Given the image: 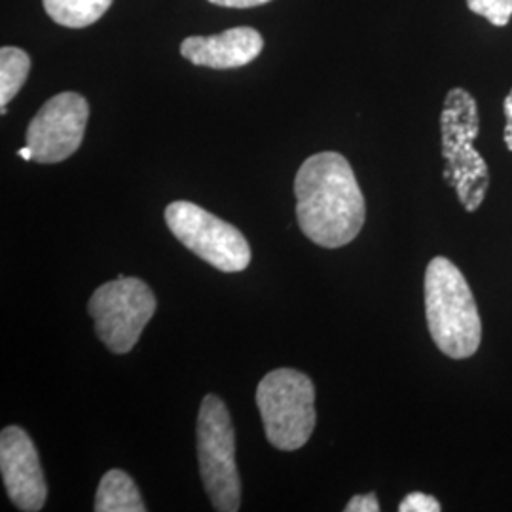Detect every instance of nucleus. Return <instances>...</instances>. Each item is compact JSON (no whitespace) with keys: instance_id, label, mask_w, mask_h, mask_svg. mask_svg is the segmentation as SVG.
<instances>
[{"instance_id":"f257e3e1","label":"nucleus","mask_w":512,"mask_h":512,"mask_svg":"<svg viewBox=\"0 0 512 512\" xmlns=\"http://www.w3.org/2000/svg\"><path fill=\"white\" fill-rule=\"evenodd\" d=\"M294 196L298 226L319 247H344L365 226V196L353 167L338 152L313 154L300 165Z\"/></svg>"},{"instance_id":"f03ea898","label":"nucleus","mask_w":512,"mask_h":512,"mask_svg":"<svg viewBox=\"0 0 512 512\" xmlns=\"http://www.w3.org/2000/svg\"><path fill=\"white\" fill-rule=\"evenodd\" d=\"M427 327L437 348L450 359L473 357L482 342V323L473 291L458 266L435 256L423 281Z\"/></svg>"},{"instance_id":"7ed1b4c3","label":"nucleus","mask_w":512,"mask_h":512,"mask_svg":"<svg viewBox=\"0 0 512 512\" xmlns=\"http://www.w3.org/2000/svg\"><path fill=\"white\" fill-rule=\"evenodd\" d=\"M444 181L458 192L465 211L475 213L486 200L490 169L475 148L480 116L475 97L463 88L450 90L440 114Z\"/></svg>"},{"instance_id":"20e7f679","label":"nucleus","mask_w":512,"mask_h":512,"mask_svg":"<svg viewBox=\"0 0 512 512\" xmlns=\"http://www.w3.org/2000/svg\"><path fill=\"white\" fill-rule=\"evenodd\" d=\"M315 387L304 372L277 368L256 387V406L268 442L293 452L311 439L315 429Z\"/></svg>"},{"instance_id":"39448f33","label":"nucleus","mask_w":512,"mask_h":512,"mask_svg":"<svg viewBox=\"0 0 512 512\" xmlns=\"http://www.w3.org/2000/svg\"><path fill=\"white\" fill-rule=\"evenodd\" d=\"M196 440L203 488L213 509L238 512L241 482L236 465V429L226 404L217 395L203 397Z\"/></svg>"},{"instance_id":"423d86ee","label":"nucleus","mask_w":512,"mask_h":512,"mask_svg":"<svg viewBox=\"0 0 512 512\" xmlns=\"http://www.w3.org/2000/svg\"><path fill=\"white\" fill-rule=\"evenodd\" d=\"M156 308V296L147 283L126 275L95 289L88 302L99 340L116 355L135 348Z\"/></svg>"},{"instance_id":"0eeeda50","label":"nucleus","mask_w":512,"mask_h":512,"mask_svg":"<svg viewBox=\"0 0 512 512\" xmlns=\"http://www.w3.org/2000/svg\"><path fill=\"white\" fill-rule=\"evenodd\" d=\"M164 215L171 234L203 262L224 274H238L249 266L251 245L230 222L192 202L169 203Z\"/></svg>"},{"instance_id":"6e6552de","label":"nucleus","mask_w":512,"mask_h":512,"mask_svg":"<svg viewBox=\"0 0 512 512\" xmlns=\"http://www.w3.org/2000/svg\"><path fill=\"white\" fill-rule=\"evenodd\" d=\"M90 116L88 101L74 92L57 93L48 99L27 128V147L33 162L59 164L80 148Z\"/></svg>"},{"instance_id":"1a4fd4ad","label":"nucleus","mask_w":512,"mask_h":512,"mask_svg":"<svg viewBox=\"0 0 512 512\" xmlns=\"http://www.w3.org/2000/svg\"><path fill=\"white\" fill-rule=\"evenodd\" d=\"M0 471L8 497L19 511H42L48 484L40 467L37 448L21 427H6L0 435Z\"/></svg>"},{"instance_id":"9d476101","label":"nucleus","mask_w":512,"mask_h":512,"mask_svg":"<svg viewBox=\"0 0 512 512\" xmlns=\"http://www.w3.org/2000/svg\"><path fill=\"white\" fill-rule=\"evenodd\" d=\"M264 38L253 27H234L213 37H190L181 44V55L192 65L209 69H238L255 61Z\"/></svg>"},{"instance_id":"9b49d317","label":"nucleus","mask_w":512,"mask_h":512,"mask_svg":"<svg viewBox=\"0 0 512 512\" xmlns=\"http://www.w3.org/2000/svg\"><path fill=\"white\" fill-rule=\"evenodd\" d=\"M93 509L97 512H147V505L133 478L120 469H112L99 482Z\"/></svg>"},{"instance_id":"f8f14e48","label":"nucleus","mask_w":512,"mask_h":512,"mask_svg":"<svg viewBox=\"0 0 512 512\" xmlns=\"http://www.w3.org/2000/svg\"><path fill=\"white\" fill-rule=\"evenodd\" d=\"M112 0H42L46 14L57 25L84 29L105 16Z\"/></svg>"},{"instance_id":"ddd939ff","label":"nucleus","mask_w":512,"mask_h":512,"mask_svg":"<svg viewBox=\"0 0 512 512\" xmlns=\"http://www.w3.org/2000/svg\"><path fill=\"white\" fill-rule=\"evenodd\" d=\"M31 71V57L27 52L4 46L0 50V107L2 114H6L8 103L18 95L23 88L27 76Z\"/></svg>"},{"instance_id":"4468645a","label":"nucleus","mask_w":512,"mask_h":512,"mask_svg":"<svg viewBox=\"0 0 512 512\" xmlns=\"http://www.w3.org/2000/svg\"><path fill=\"white\" fill-rule=\"evenodd\" d=\"M467 6L495 27H505L512 18V0H467Z\"/></svg>"},{"instance_id":"2eb2a0df","label":"nucleus","mask_w":512,"mask_h":512,"mask_svg":"<svg viewBox=\"0 0 512 512\" xmlns=\"http://www.w3.org/2000/svg\"><path fill=\"white\" fill-rule=\"evenodd\" d=\"M401 512H439L440 503L433 495L423 494V492H414L408 494L399 505Z\"/></svg>"},{"instance_id":"dca6fc26","label":"nucleus","mask_w":512,"mask_h":512,"mask_svg":"<svg viewBox=\"0 0 512 512\" xmlns=\"http://www.w3.org/2000/svg\"><path fill=\"white\" fill-rule=\"evenodd\" d=\"M378 511H380V503H378V497L374 494L355 495L346 505V512Z\"/></svg>"},{"instance_id":"f3484780","label":"nucleus","mask_w":512,"mask_h":512,"mask_svg":"<svg viewBox=\"0 0 512 512\" xmlns=\"http://www.w3.org/2000/svg\"><path fill=\"white\" fill-rule=\"evenodd\" d=\"M209 2L224 8H255V6L268 4L270 0H209Z\"/></svg>"},{"instance_id":"a211bd4d","label":"nucleus","mask_w":512,"mask_h":512,"mask_svg":"<svg viewBox=\"0 0 512 512\" xmlns=\"http://www.w3.org/2000/svg\"><path fill=\"white\" fill-rule=\"evenodd\" d=\"M505 116H507V126H505V145L512 152V90L505 99Z\"/></svg>"},{"instance_id":"6ab92c4d","label":"nucleus","mask_w":512,"mask_h":512,"mask_svg":"<svg viewBox=\"0 0 512 512\" xmlns=\"http://www.w3.org/2000/svg\"><path fill=\"white\" fill-rule=\"evenodd\" d=\"M18 154L23 158V160H33V150L27 147V145L23 148H19Z\"/></svg>"}]
</instances>
